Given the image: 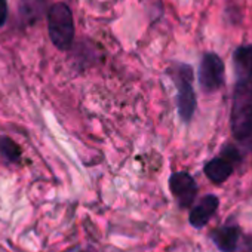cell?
Segmentation results:
<instances>
[{"mask_svg":"<svg viewBox=\"0 0 252 252\" xmlns=\"http://www.w3.org/2000/svg\"><path fill=\"white\" fill-rule=\"evenodd\" d=\"M20 17L27 24L32 26L40 21L48 12V0H20Z\"/></svg>","mask_w":252,"mask_h":252,"instance_id":"8","label":"cell"},{"mask_svg":"<svg viewBox=\"0 0 252 252\" xmlns=\"http://www.w3.org/2000/svg\"><path fill=\"white\" fill-rule=\"evenodd\" d=\"M172 82L177 88V107L178 114L184 123H189L196 111L197 99L196 92L193 88L194 71L193 67L186 63H172L171 67L166 70Z\"/></svg>","mask_w":252,"mask_h":252,"instance_id":"1","label":"cell"},{"mask_svg":"<svg viewBox=\"0 0 252 252\" xmlns=\"http://www.w3.org/2000/svg\"><path fill=\"white\" fill-rule=\"evenodd\" d=\"M8 21V0H0V27Z\"/></svg>","mask_w":252,"mask_h":252,"instance_id":"11","label":"cell"},{"mask_svg":"<svg viewBox=\"0 0 252 252\" xmlns=\"http://www.w3.org/2000/svg\"><path fill=\"white\" fill-rule=\"evenodd\" d=\"M242 146H245V147H248L249 150H252V126H251V129H249V132H248L245 141L242 143Z\"/></svg>","mask_w":252,"mask_h":252,"instance_id":"12","label":"cell"},{"mask_svg":"<svg viewBox=\"0 0 252 252\" xmlns=\"http://www.w3.org/2000/svg\"><path fill=\"white\" fill-rule=\"evenodd\" d=\"M169 190L181 209L191 208L199 191L196 180L184 171L174 172L169 177Z\"/></svg>","mask_w":252,"mask_h":252,"instance_id":"5","label":"cell"},{"mask_svg":"<svg viewBox=\"0 0 252 252\" xmlns=\"http://www.w3.org/2000/svg\"><path fill=\"white\" fill-rule=\"evenodd\" d=\"M0 156L8 163H18L21 160V147L9 137H0Z\"/></svg>","mask_w":252,"mask_h":252,"instance_id":"10","label":"cell"},{"mask_svg":"<svg viewBox=\"0 0 252 252\" xmlns=\"http://www.w3.org/2000/svg\"><path fill=\"white\" fill-rule=\"evenodd\" d=\"M48 33L54 46L60 51H68L74 40V18L65 3H54L48 8Z\"/></svg>","mask_w":252,"mask_h":252,"instance_id":"2","label":"cell"},{"mask_svg":"<svg viewBox=\"0 0 252 252\" xmlns=\"http://www.w3.org/2000/svg\"><path fill=\"white\" fill-rule=\"evenodd\" d=\"M82 252H86V251H82Z\"/></svg>","mask_w":252,"mask_h":252,"instance_id":"13","label":"cell"},{"mask_svg":"<svg viewBox=\"0 0 252 252\" xmlns=\"http://www.w3.org/2000/svg\"><path fill=\"white\" fill-rule=\"evenodd\" d=\"M234 77L252 76V45H242L233 52Z\"/></svg>","mask_w":252,"mask_h":252,"instance_id":"9","label":"cell"},{"mask_svg":"<svg viewBox=\"0 0 252 252\" xmlns=\"http://www.w3.org/2000/svg\"><path fill=\"white\" fill-rule=\"evenodd\" d=\"M242 237V230L239 224L228 222L214 228L209 233V239L217 246L220 252H236Z\"/></svg>","mask_w":252,"mask_h":252,"instance_id":"6","label":"cell"},{"mask_svg":"<svg viewBox=\"0 0 252 252\" xmlns=\"http://www.w3.org/2000/svg\"><path fill=\"white\" fill-rule=\"evenodd\" d=\"M225 82V65L221 57L208 52L202 57L199 67V85L203 92H217Z\"/></svg>","mask_w":252,"mask_h":252,"instance_id":"3","label":"cell"},{"mask_svg":"<svg viewBox=\"0 0 252 252\" xmlns=\"http://www.w3.org/2000/svg\"><path fill=\"white\" fill-rule=\"evenodd\" d=\"M220 206V199L215 194H205L189 214V222L193 228H203L215 215Z\"/></svg>","mask_w":252,"mask_h":252,"instance_id":"7","label":"cell"},{"mask_svg":"<svg viewBox=\"0 0 252 252\" xmlns=\"http://www.w3.org/2000/svg\"><path fill=\"white\" fill-rule=\"evenodd\" d=\"M237 162H240V155L237 149L228 146V147H224L220 156L206 162L203 172L206 178L212 181L214 184H222L231 177Z\"/></svg>","mask_w":252,"mask_h":252,"instance_id":"4","label":"cell"}]
</instances>
